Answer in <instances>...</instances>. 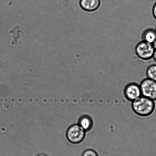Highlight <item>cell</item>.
<instances>
[{
    "label": "cell",
    "instance_id": "11",
    "mask_svg": "<svg viewBox=\"0 0 156 156\" xmlns=\"http://www.w3.org/2000/svg\"><path fill=\"white\" fill-rule=\"evenodd\" d=\"M152 14L154 19L156 20V2L153 6L152 9Z\"/></svg>",
    "mask_w": 156,
    "mask_h": 156
},
{
    "label": "cell",
    "instance_id": "10",
    "mask_svg": "<svg viewBox=\"0 0 156 156\" xmlns=\"http://www.w3.org/2000/svg\"><path fill=\"white\" fill-rule=\"evenodd\" d=\"M81 156H99L98 153L95 150L88 149L84 151Z\"/></svg>",
    "mask_w": 156,
    "mask_h": 156
},
{
    "label": "cell",
    "instance_id": "6",
    "mask_svg": "<svg viewBox=\"0 0 156 156\" xmlns=\"http://www.w3.org/2000/svg\"><path fill=\"white\" fill-rule=\"evenodd\" d=\"M80 5L85 11L94 12L99 9L101 5V0H80Z\"/></svg>",
    "mask_w": 156,
    "mask_h": 156
},
{
    "label": "cell",
    "instance_id": "5",
    "mask_svg": "<svg viewBox=\"0 0 156 156\" xmlns=\"http://www.w3.org/2000/svg\"><path fill=\"white\" fill-rule=\"evenodd\" d=\"M124 94L126 98L131 102L137 99L142 96L139 84L135 83H129L124 89Z\"/></svg>",
    "mask_w": 156,
    "mask_h": 156
},
{
    "label": "cell",
    "instance_id": "9",
    "mask_svg": "<svg viewBox=\"0 0 156 156\" xmlns=\"http://www.w3.org/2000/svg\"><path fill=\"white\" fill-rule=\"evenodd\" d=\"M147 78L156 82V64L149 66L146 70Z\"/></svg>",
    "mask_w": 156,
    "mask_h": 156
},
{
    "label": "cell",
    "instance_id": "4",
    "mask_svg": "<svg viewBox=\"0 0 156 156\" xmlns=\"http://www.w3.org/2000/svg\"><path fill=\"white\" fill-rule=\"evenodd\" d=\"M139 86L142 96L156 100V82L147 78L141 82Z\"/></svg>",
    "mask_w": 156,
    "mask_h": 156
},
{
    "label": "cell",
    "instance_id": "14",
    "mask_svg": "<svg viewBox=\"0 0 156 156\" xmlns=\"http://www.w3.org/2000/svg\"><path fill=\"white\" fill-rule=\"evenodd\" d=\"M36 156H48L46 154H37Z\"/></svg>",
    "mask_w": 156,
    "mask_h": 156
},
{
    "label": "cell",
    "instance_id": "7",
    "mask_svg": "<svg viewBox=\"0 0 156 156\" xmlns=\"http://www.w3.org/2000/svg\"><path fill=\"white\" fill-rule=\"evenodd\" d=\"M78 124L86 133L90 131L94 126L93 119L88 115H84L80 116Z\"/></svg>",
    "mask_w": 156,
    "mask_h": 156
},
{
    "label": "cell",
    "instance_id": "12",
    "mask_svg": "<svg viewBox=\"0 0 156 156\" xmlns=\"http://www.w3.org/2000/svg\"><path fill=\"white\" fill-rule=\"evenodd\" d=\"M152 44L153 47H154V49L155 50V51H156V40L153 42Z\"/></svg>",
    "mask_w": 156,
    "mask_h": 156
},
{
    "label": "cell",
    "instance_id": "15",
    "mask_svg": "<svg viewBox=\"0 0 156 156\" xmlns=\"http://www.w3.org/2000/svg\"><path fill=\"white\" fill-rule=\"evenodd\" d=\"M155 31H156V27H155Z\"/></svg>",
    "mask_w": 156,
    "mask_h": 156
},
{
    "label": "cell",
    "instance_id": "2",
    "mask_svg": "<svg viewBox=\"0 0 156 156\" xmlns=\"http://www.w3.org/2000/svg\"><path fill=\"white\" fill-rule=\"evenodd\" d=\"M86 132L78 124H74L69 127L66 132L68 140L74 144L82 143L86 137Z\"/></svg>",
    "mask_w": 156,
    "mask_h": 156
},
{
    "label": "cell",
    "instance_id": "3",
    "mask_svg": "<svg viewBox=\"0 0 156 156\" xmlns=\"http://www.w3.org/2000/svg\"><path fill=\"white\" fill-rule=\"evenodd\" d=\"M155 50L152 44L142 40L136 45L135 51L136 55L140 59L148 60L153 58Z\"/></svg>",
    "mask_w": 156,
    "mask_h": 156
},
{
    "label": "cell",
    "instance_id": "13",
    "mask_svg": "<svg viewBox=\"0 0 156 156\" xmlns=\"http://www.w3.org/2000/svg\"><path fill=\"white\" fill-rule=\"evenodd\" d=\"M153 58H154V60L156 62V51H155L154 52V56H153Z\"/></svg>",
    "mask_w": 156,
    "mask_h": 156
},
{
    "label": "cell",
    "instance_id": "1",
    "mask_svg": "<svg viewBox=\"0 0 156 156\" xmlns=\"http://www.w3.org/2000/svg\"><path fill=\"white\" fill-rule=\"evenodd\" d=\"M131 108L135 114L141 117L151 116L155 110L154 101L143 96H141L132 102Z\"/></svg>",
    "mask_w": 156,
    "mask_h": 156
},
{
    "label": "cell",
    "instance_id": "8",
    "mask_svg": "<svg viewBox=\"0 0 156 156\" xmlns=\"http://www.w3.org/2000/svg\"><path fill=\"white\" fill-rule=\"evenodd\" d=\"M142 40L152 44L156 40V31L152 28L146 29L142 35Z\"/></svg>",
    "mask_w": 156,
    "mask_h": 156
}]
</instances>
